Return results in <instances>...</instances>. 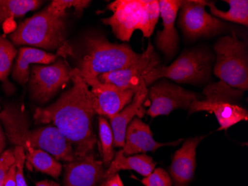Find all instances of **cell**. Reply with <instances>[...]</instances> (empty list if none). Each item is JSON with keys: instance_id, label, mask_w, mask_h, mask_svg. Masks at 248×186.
I'll return each mask as SVG.
<instances>
[{"instance_id": "4dcf8cb0", "label": "cell", "mask_w": 248, "mask_h": 186, "mask_svg": "<svg viewBox=\"0 0 248 186\" xmlns=\"http://www.w3.org/2000/svg\"><path fill=\"white\" fill-rule=\"evenodd\" d=\"M105 180L106 182L103 183L104 186H124L121 181V177L118 173Z\"/></svg>"}, {"instance_id": "cb8c5ba5", "label": "cell", "mask_w": 248, "mask_h": 186, "mask_svg": "<svg viewBox=\"0 0 248 186\" xmlns=\"http://www.w3.org/2000/svg\"><path fill=\"white\" fill-rule=\"evenodd\" d=\"M99 138L104 166H109L115 157L114 135L111 126L104 116L98 118Z\"/></svg>"}, {"instance_id": "d6986e66", "label": "cell", "mask_w": 248, "mask_h": 186, "mask_svg": "<svg viewBox=\"0 0 248 186\" xmlns=\"http://www.w3.org/2000/svg\"><path fill=\"white\" fill-rule=\"evenodd\" d=\"M58 56L46 52L37 48L23 46L19 50L16 62L12 71L14 80L24 85L28 83L30 77V66L31 64H48L54 63Z\"/></svg>"}, {"instance_id": "83f0119b", "label": "cell", "mask_w": 248, "mask_h": 186, "mask_svg": "<svg viewBox=\"0 0 248 186\" xmlns=\"http://www.w3.org/2000/svg\"><path fill=\"white\" fill-rule=\"evenodd\" d=\"M15 151V166H16V186H28L26 184V179L23 173L24 169L25 161H26V153L24 148L22 146H15L14 148Z\"/></svg>"}, {"instance_id": "d590c367", "label": "cell", "mask_w": 248, "mask_h": 186, "mask_svg": "<svg viewBox=\"0 0 248 186\" xmlns=\"http://www.w3.org/2000/svg\"><path fill=\"white\" fill-rule=\"evenodd\" d=\"M0 109H1V108H0Z\"/></svg>"}, {"instance_id": "ffe728a7", "label": "cell", "mask_w": 248, "mask_h": 186, "mask_svg": "<svg viewBox=\"0 0 248 186\" xmlns=\"http://www.w3.org/2000/svg\"><path fill=\"white\" fill-rule=\"evenodd\" d=\"M156 162L146 153L126 156L123 150H120L115 153L108 169L106 170L104 180L112 177L122 170H135L143 177H147L154 170Z\"/></svg>"}, {"instance_id": "e575fe53", "label": "cell", "mask_w": 248, "mask_h": 186, "mask_svg": "<svg viewBox=\"0 0 248 186\" xmlns=\"http://www.w3.org/2000/svg\"></svg>"}, {"instance_id": "7402d4cb", "label": "cell", "mask_w": 248, "mask_h": 186, "mask_svg": "<svg viewBox=\"0 0 248 186\" xmlns=\"http://www.w3.org/2000/svg\"><path fill=\"white\" fill-rule=\"evenodd\" d=\"M26 160L31 167L42 173H46L54 178H58L62 171V165L51 154L43 150L33 148L30 152L26 153Z\"/></svg>"}, {"instance_id": "5bb4252c", "label": "cell", "mask_w": 248, "mask_h": 186, "mask_svg": "<svg viewBox=\"0 0 248 186\" xmlns=\"http://www.w3.org/2000/svg\"><path fill=\"white\" fill-rule=\"evenodd\" d=\"M158 3L163 30L157 32L156 46L166 57L171 58L176 54L179 46V37L175 23L181 6V0H160Z\"/></svg>"}, {"instance_id": "603a6c76", "label": "cell", "mask_w": 248, "mask_h": 186, "mask_svg": "<svg viewBox=\"0 0 248 186\" xmlns=\"http://www.w3.org/2000/svg\"><path fill=\"white\" fill-rule=\"evenodd\" d=\"M43 3L39 0H0V24L10 18L24 16Z\"/></svg>"}, {"instance_id": "d4e9b609", "label": "cell", "mask_w": 248, "mask_h": 186, "mask_svg": "<svg viewBox=\"0 0 248 186\" xmlns=\"http://www.w3.org/2000/svg\"><path fill=\"white\" fill-rule=\"evenodd\" d=\"M17 50L5 35H0V81L8 85V77L11 72Z\"/></svg>"}, {"instance_id": "f546056e", "label": "cell", "mask_w": 248, "mask_h": 186, "mask_svg": "<svg viewBox=\"0 0 248 186\" xmlns=\"http://www.w3.org/2000/svg\"><path fill=\"white\" fill-rule=\"evenodd\" d=\"M15 175H16V166L15 164L10 169L8 175H7L6 178H5L3 185L2 186H16Z\"/></svg>"}, {"instance_id": "9c48e42d", "label": "cell", "mask_w": 248, "mask_h": 186, "mask_svg": "<svg viewBox=\"0 0 248 186\" xmlns=\"http://www.w3.org/2000/svg\"><path fill=\"white\" fill-rule=\"evenodd\" d=\"M72 68L62 58L51 65H33L29 77L32 99L40 103L48 102L71 81Z\"/></svg>"}, {"instance_id": "44dd1931", "label": "cell", "mask_w": 248, "mask_h": 186, "mask_svg": "<svg viewBox=\"0 0 248 186\" xmlns=\"http://www.w3.org/2000/svg\"><path fill=\"white\" fill-rule=\"evenodd\" d=\"M224 2H227L230 6L229 9L226 11L218 9L213 2H207V6L210 8L211 15L221 20L229 21L248 26V0H227Z\"/></svg>"}, {"instance_id": "9a60e30c", "label": "cell", "mask_w": 248, "mask_h": 186, "mask_svg": "<svg viewBox=\"0 0 248 186\" xmlns=\"http://www.w3.org/2000/svg\"><path fill=\"white\" fill-rule=\"evenodd\" d=\"M64 169L63 186H96L106 173L102 161L96 159L94 154L68 162Z\"/></svg>"}, {"instance_id": "4316f807", "label": "cell", "mask_w": 248, "mask_h": 186, "mask_svg": "<svg viewBox=\"0 0 248 186\" xmlns=\"http://www.w3.org/2000/svg\"><path fill=\"white\" fill-rule=\"evenodd\" d=\"M145 186H172V180L170 176L161 168L154 169L150 175L140 180Z\"/></svg>"}, {"instance_id": "2e32d148", "label": "cell", "mask_w": 248, "mask_h": 186, "mask_svg": "<svg viewBox=\"0 0 248 186\" xmlns=\"http://www.w3.org/2000/svg\"><path fill=\"white\" fill-rule=\"evenodd\" d=\"M206 135L188 138L182 148L174 153L169 168L170 177L176 186H185L194 177L196 166V149Z\"/></svg>"}, {"instance_id": "ac0fdd59", "label": "cell", "mask_w": 248, "mask_h": 186, "mask_svg": "<svg viewBox=\"0 0 248 186\" xmlns=\"http://www.w3.org/2000/svg\"><path fill=\"white\" fill-rule=\"evenodd\" d=\"M147 92L148 89L145 81H143L135 90L131 103L124 107L116 116L109 118L110 126L114 135V146L116 148L124 147L126 128L134 117L140 115V112L143 110V103L146 99Z\"/></svg>"}, {"instance_id": "f1b7e54d", "label": "cell", "mask_w": 248, "mask_h": 186, "mask_svg": "<svg viewBox=\"0 0 248 186\" xmlns=\"http://www.w3.org/2000/svg\"><path fill=\"white\" fill-rule=\"evenodd\" d=\"M15 151L8 149L0 155V186L3 185L10 169L15 164Z\"/></svg>"}, {"instance_id": "ba28073f", "label": "cell", "mask_w": 248, "mask_h": 186, "mask_svg": "<svg viewBox=\"0 0 248 186\" xmlns=\"http://www.w3.org/2000/svg\"><path fill=\"white\" fill-rule=\"evenodd\" d=\"M210 57L205 51L193 50L185 51L172 64L157 66L144 77L146 86L160 78H167L178 83H196L210 75Z\"/></svg>"}, {"instance_id": "7c38bea8", "label": "cell", "mask_w": 248, "mask_h": 186, "mask_svg": "<svg viewBox=\"0 0 248 186\" xmlns=\"http://www.w3.org/2000/svg\"><path fill=\"white\" fill-rule=\"evenodd\" d=\"M159 65V57L150 42L139 62L127 68L103 74L97 78L101 83L110 84L122 90L132 89L135 92L144 81L147 73Z\"/></svg>"}, {"instance_id": "5b68a950", "label": "cell", "mask_w": 248, "mask_h": 186, "mask_svg": "<svg viewBox=\"0 0 248 186\" xmlns=\"http://www.w3.org/2000/svg\"><path fill=\"white\" fill-rule=\"evenodd\" d=\"M65 15L56 13L48 6L19 23L10 34L16 46H30L52 50L61 48L65 42Z\"/></svg>"}, {"instance_id": "52a82bcc", "label": "cell", "mask_w": 248, "mask_h": 186, "mask_svg": "<svg viewBox=\"0 0 248 186\" xmlns=\"http://www.w3.org/2000/svg\"><path fill=\"white\" fill-rule=\"evenodd\" d=\"M204 100L193 101L189 109V114L205 111L213 113L219 124L218 131H228L230 127L240 121H248V113L245 109L232 103V100L243 96V92L230 87L218 81L204 88Z\"/></svg>"}, {"instance_id": "3957f363", "label": "cell", "mask_w": 248, "mask_h": 186, "mask_svg": "<svg viewBox=\"0 0 248 186\" xmlns=\"http://www.w3.org/2000/svg\"><path fill=\"white\" fill-rule=\"evenodd\" d=\"M107 8L112 15L102 22L124 42H129L136 30L140 31L145 38H150L160 17L157 0H117Z\"/></svg>"}, {"instance_id": "836d02e7", "label": "cell", "mask_w": 248, "mask_h": 186, "mask_svg": "<svg viewBox=\"0 0 248 186\" xmlns=\"http://www.w3.org/2000/svg\"><path fill=\"white\" fill-rule=\"evenodd\" d=\"M101 186H104V185H103V184H102V185H101Z\"/></svg>"}, {"instance_id": "4fadbf2b", "label": "cell", "mask_w": 248, "mask_h": 186, "mask_svg": "<svg viewBox=\"0 0 248 186\" xmlns=\"http://www.w3.org/2000/svg\"><path fill=\"white\" fill-rule=\"evenodd\" d=\"M93 96V107L96 115L112 118L127 106L133 99L135 91L122 90L110 84L101 83L99 80L90 86Z\"/></svg>"}, {"instance_id": "484cf974", "label": "cell", "mask_w": 248, "mask_h": 186, "mask_svg": "<svg viewBox=\"0 0 248 186\" xmlns=\"http://www.w3.org/2000/svg\"><path fill=\"white\" fill-rule=\"evenodd\" d=\"M91 2L92 1L89 0H54L48 7L56 13L61 15H66L65 11L69 8H74L75 15L80 16Z\"/></svg>"}, {"instance_id": "30bf717a", "label": "cell", "mask_w": 248, "mask_h": 186, "mask_svg": "<svg viewBox=\"0 0 248 186\" xmlns=\"http://www.w3.org/2000/svg\"><path fill=\"white\" fill-rule=\"evenodd\" d=\"M207 1L183 0L179 8L180 28L191 40L217 36L226 29L227 24L205 11Z\"/></svg>"}, {"instance_id": "6da1fadb", "label": "cell", "mask_w": 248, "mask_h": 186, "mask_svg": "<svg viewBox=\"0 0 248 186\" xmlns=\"http://www.w3.org/2000/svg\"><path fill=\"white\" fill-rule=\"evenodd\" d=\"M72 86L54 103L36 109V124L52 123L70 143L77 160L94 154L97 136L94 132L93 96L78 68L71 73Z\"/></svg>"}, {"instance_id": "277c9868", "label": "cell", "mask_w": 248, "mask_h": 186, "mask_svg": "<svg viewBox=\"0 0 248 186\" xmlns=\"http://www.w3.org/2000/svg\"><path fill=\"white\" fill-rule=\"evenodd\" d=\"M86 47V54L78 68L89 86L100 75L127 68L142 57V54L134 51L129 45L110 43L104 37H87Z\"/></svg>"}, {"instance_id": "8992f818", "label": "cell", "mask_w": 248, "mask_h": 186, "mask_svg": "<svg viewBox=\"0 0 248 186\" xmlns=\"http://www.w3.org/2000/svg\"><path fill=\"white\" fill-rule=\"evenodd\" d=\"M214 50L217 54L216 76L230 87L245 93L248 89L247 45L232 32L231 35L220 37Z\"/></svg>"}, {"instance_id": "e0dca14e", "label": "cell", "mask_w": 248, "mask_h": 186, "mask_svg": "<svg viewBox=\"0 0 248 186\" xmlns=\"http://www.w3.org/2000/svg\"><path fill=\"white\" fill-rule=\"evenodd\" d=\"M182 139L170 143H159L153 138V132L150 126L135 117L132 120L125 134V141L123 147L124 155L140 154L147 152H155L161 147L176 145Z\"/></svg>"}, {"instance_id": "7a4b0ae2", "label": "cell", "mask_w": 248, "mask_h": 186, "mask_svg": "<svg viewBox=\"0 0 248 186\" xmlns=\"http://www.w3.org/2000/svg\"><path fill=\"white\" fill-rule=\"evenodd\" d=\"M0 121L10 142L16 146H22L25 153L34 148L46 151L57 160H77L72 145L57 127L47 125L29 130V120L23 109L11 104L6 106L0 113Z\"/></svg>"}, {"instance_id": "1f68e13d", "label": "cell", "mask_w": 248, "mask_h": 186, "mask_svg": "<svg viewBox=\"0 0 248 186\" xmlns=\"http://www.w3.org/2000/svg\"><path fill=\"white\" fill-rule=\"evenodd\" d=\"M1 121H0V155L2 154L4 152V150L5 148V135L4 133L3 129H2V124H1Z\"/></svg>"}, {"instance_id": "d6a6232c", "label": "cell", "mask_w": 248, "mask_h": 186, "mask_svg": "<svg viewBox=\"0 0 248 186\" xmlns=\"http://www.w3.org/2000/svg\"><path fill=\"white\" fill-rule=\"evenodd\" d=\"M36 186H60L58 183L51 180H43L35 183Z\"/></svg>"}, {"instance_id": "8fae6325", "label": "cell", "mask_w": 248, "mask_h": 186, "mask_svg": "<svg viewBox=\"0 0 248 186\" xmlns=\"http://www.w3.org/2000/svg\"><path fill=\"white\" fill-rule=\"evenodd\" d=\"M146 99L150 101L147 114L154 118L168 116L176 109L189 110L192 102L198 99V95L178 85L160 81L148 89Z\"/></svg>"}]
</instances>
